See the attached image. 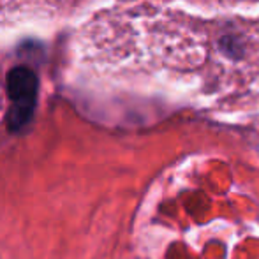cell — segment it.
<instances>
[{"label":"cell","mask_w":259,"mask_h":259,"mask_svg":"<svg viewBox=\"0 0 259 259\" xmlns=\"http://www.w3.org/2000/svg\"><path fill=\"white\" fill-rule=\"evenodd\" d=\"M39 79L32 69L25 65L13 67L7 72V96L11 108L7 113V127L13 133L21 131L32 120L37 101Z\"/></svg>","instance_id":"obj_1"}]
</instances>
